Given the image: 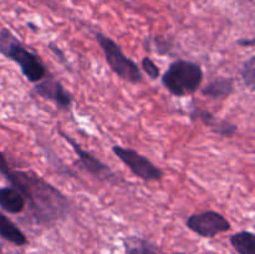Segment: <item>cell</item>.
<instances>
[{"mask_svg":"<svg viewBox=\"0 0 255 254\" xmlns=\"http://www.w3.org/2000/svg\"><path fill=\"white\" fill-rule=\"evenodd\" d=\"M4 177L25 197L32 216L39 223L55 222L70 212L69 198L39 174L10 169Z\"/></svg>","mask_w":255,"mask_h":254,"instance_id":"1","label":"cell"},{"mask_svg":"<svg viewBox=\"0 0 255 254\" xmlns=\"http://www.w3.org/2000/svg\"><path fill=\"white\" fill-rule=\"evenodd\" d=\"M0 52L19 65L27 81L39 82L47 75V69L35 52L25 47L7 29L0 30Z\"/></svg>","mask_w":255,"mask_h":254,"instance_id":"2","label":"cell"},{"mask_svg":"<svg viewBox=\"0 0 255 254\" xmlns=\"http://www.w3.org/2000/svg\"><path fill=\"white\" fill-rule=\"evenodd\" d=\"M203 69L197 62L189 60H176L162 75V85L169 94L183 97L192 95L203 82Z\"/></svg>","mask_w":255,"mask_h":254,"instance_id":"3","label":"cell"},{"mask_svg":"<svg viewBox=\"0 0 255 254\" xmlns=\"http://www.w3.org/2000/svg\"><path fill=\"white\" fill-rule=\"evenodd\" d=\"M96 40L104 51L107 65L117 76L131 84L142 82L143 75L138 65L133 60L129 59L127 55H125V52L115 40L100 32L96 34Z\"/></svg>","mask_w":255,"mask_h":254,"instance_id":"4","label":"cell"},{"mask_svg":"<svg viewBox=\"0 0 255 254\" xmlns=\"http://www.w3.org/2000/svg\"><path fill=\"white\" fill-rule=\"evenodd\" d=\"M112 152L134 176L138 177L142 181L154 182L161 181L163 178V171L152 163L146 156L138 153L136 149L115 144L112 146Z\"/></svg>","mask_w":255,"mask_h":254,"instance_id":"5","label":"cell"},{"mask_svg":"<svg viewBox=\"0 0 255 254\" xmlns=\"http://www.w3.org/2000/svg\"><path fill=\"white\" fill-rule=\"evenodd\" d=\"M187 227L203 238H213L218 234L228 232L232 228L231 222L222 213L216 211H206L192 214L186 222Z\"/></svg>","mask_w":255,"mask_h":254,"instance_id":"6","label":"cell"},{"mask_svg":"<svg viewBox=\"0 0 255 254\" xmlns=\"http://www.w3.org/2000/svg\"><path fill=\"white\" fill-rule=\"evenodd\" d=\"M59 133L64 137L65 141L69 142L70 146H71L72 149L75 151V153L77 154V158H79L77 159V164H80L87 173L96 177L100 181H110V179L115 178L114 172L110 169V167L107 166V164H105L104 162L100 161L99 158L92 156L90 152L85 151L74 138H71V136H69L67 133L62 132L61 129H59Z\"/></svg>","mask_w":255,"mask_h":254,"instance_id":"7","label":"cell"},{"mask_svg":"<svg viewBox=\"0 0 255 254\" xmlns=\"http://www.w3.org/2000/svg\"><path fill=\"white\" fill-rule=\"evenodd\" d=\"M34 91L40 97L54 102L59 109L69 110L72 104V99L70 92L64 87V85L52 77H46L35 82Z\"/></svg>","mask_w":255,"mask_h":254,"instance_id":"8","label":"cell"},{"mask_svg":"<svg viewBox=\"0 0 255 254\" xmlns=\"http://www.w3.org/2000/svg\"><path fill=\"white\" fill-rule=\"evenodd\" d=\"M192 119L199 120L203 122L206 126L211 127L216 133L221 134L223 137H232L237 132V126L227 120H219L213 114L202 109H193L191 114Z\"/></svg>","mask_w":255,"mask_h":254,"instance_id":"9","label":"cell"},{"mask_svg":"<svg viewBox=\"0 0 255 254\" xmlns=\"http://www.w3.org/2000/svg\"><path fill=\"white\" fill-rule=\"evenodd\" d=\"M26 199L14 187L0 188V208L10 214H19L25 211Z\"/></svg>","mask_w":255,"mask_h":254,"instance_id":"10","label":"cell"},{"mask_svg":"<svg viewBox=\"0 0 255 254\" xmlns=\"http://www.w3.org/2000/svg\"><path fill=\"white\" fill-rule=\"evenodd\" d=\"M234 92L233 77H217L202 89V95L214 100H223Z\"/></svg>","mask_w":255,"mask_h":254,"instance_id":"11","label":"cell"},{"mask_svg":"<svg viewBox=\"0 0 255 254\" xmlns=\"http://www.w3.org/2000/svg\"><path fill=\"white\" fill-rule=\"evenodd\" d=\"M0 237L19 247L25 246L27 243L26 236L22 233L21 229L2 213H0Z\"/></svg>","mask_w":255,"mask_h":254,"instance_id":"12","label":"cell"},{"mask_svg":"<svg viewBox=\"0 0 255 254\" xmlns=\"http://www.w3.org/2000/svg\"><path fill=\"white\" fill-rule=\"evenodd\" d=\"M231 244L238 254H255V236L252 232L243 231L233 234Z\"/></svg>","mask_w":255,"mask_h":254,"instance_id":"13","label":"cell"},{"mask_svg":"<svg viewBox=\"0 0 255 254\" xmlns=\"http://www.w3.org/2000/svg\"><path fill=\"white\" fill-rule=\"evenodd\" d=\"M242 79L244 84L251 90H254L255 87V56H251L243 64V67L241 70Z\"/></svg>","mask_w":255,"mask_h":254,"instance_id":"14","label":"cell"},{"mask_svg":"<svg viewBox=\"0 0 255 254\" xmlns=\"http://www.w3.org/2000/svg\"><path fill=\"white\" fill-rule=\"evenodd\" d=\"M142 70L146 72L147 76L152 80H157L161 75V71H159V67L157 66L156 62L148 56H144L142 59Z\"/></svg>","mask_w":255,"mask_h":254,"instance_id":"15","label":"cell"},{"mask_svg":"<svg viewBox=\"0 0 255 254\" xmlns=\"http://www.w3.org/2000/svg\"><path fill=\"white\" fill-rule=\"evenodd\" d=\"M126 254H157L156 252L148 246L143 243V242H134L132 246L127 244V252Z\"/></svg>","mask_w":255,"mask_h":254,"instance_id":"16","label":"cell"},{"mask_svg":"<svg viewBox=\"0 0 255 254\" xmlns=\"http://www.w3.org/2000/svg\"><path fill=\"white\" fill-rule=\"evenodd\" d=\"M9 171H10L9 163H7V161H6V158H5L4 154L0 152V173H1L2 176H5V174H6Z\"/></svg>","mask_w":255,"mask_h":254,"instance_id":"17","label":"cell"},{"mask_svg":"<svg viewBox=\"0 0 255 254\" xmlns=\"http://www.w3.org/2000/svg\"><path fill=\"white\" fill-rule=\"evenodd\" d=\"M49 49L51 50L52 52H54L55 54V56H57V59L60 60V61L61 62H66V60H65V56H64V52L61 51V50H60V47L57 46V45H55V44H50L49 45Z\"/></svg>","mask_w":255,"mask_h":254,"instance_id":"18","label":"cell"},{"mask_svg":"<svg viewBox=\"0 0 255 254\" xmlns=\"http://www.w3.org/2000/svg\"><path fill=\"white\" fill-rule=\"evenodd\" d=\"M238 45L241 46H253L254 45V40L253 39H241L238 40Z\"/></svg>","mask_w":255,"mask_h":254,"instance_id":"19","label":"cell"},{"mask_svg":"<svg viewBox=\"0 0 255 254\" xmlns=\"http://www.w3.org/2000/svg\"><path fill=\"white\" fill-rule=\"evenodd\" d=\"M173 254H186V253H173Z\"/></svg>","mask_w":255,"mask_h":254,"instance_id":"20","label":"cell"}]
</instances>
